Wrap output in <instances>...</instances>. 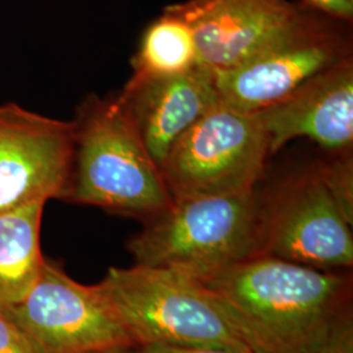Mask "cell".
<instances>
[{
  "instance_id": "30bf717a",
  "label": "cell",
  "mask_w": 353,
  "mask_h": 353,
  "mask_svg": "<svg viewBox=\"0 0 353 353\" xmlns=\"http://www.w3.org/2000/svg\"><path fill=\"white\" fill-rule=\"evenodd\" d=\"M165 8L189 24L201 63L223 72L263 48L301 6L288 0H188Z\"/></svg>"
},
{
  "instance_id": "2e32d148",
  "label": "cell",
  "mask_w": 353,
  "mask_h": 353,
  "mask_svg": "<svg viewBox=\"0 0 353 353\" xmlns=\"http://www.w3.org/2000/svg\"><path fill=\"white\" fill-rule=\"evenodd\" d=\"M0 353H39L21 330L0 313Z\"/></svg>"
},
{
  "instance_id": "5b68a950",
  "label": "cell",
  "mask_w": 353,
  "mask_h": 353,
  "mask_svg": "<svg viewBox=\"0 0 353 353\" xmlns=\"http://www.w3.org/2000/svg\"><path fill=\"white\" fill-rule=\"evenodd\" d=\"M351 24L301 4L296 17L240 65L214 72L220 102L259 113L319 72L352 57Z\"/></svg>"
},
{
  "instance_id": "d6986e66",
  "label": "cell",
  "mask_w": 353,
  "mask_h": 353,
  "mask_svg": "<svg viewBox=\"0 0 353 353\" xmlns=\"http://www.w3.org/2000/svg\"><path fill=\"white\" fill-rule=\"evenodd\" d=\"M134 353H243L219 347H182V345H160L148 344L134 348Z\"/></svg>"
},
{
  "instance_id": "6da1fadb",
  "label": "cell",
  "mask_w": 353,
  "mask_h": 353,
  "mask_svg": "<svg viewBox=\"0 0 353 353\" xmlns=\"http://www.w3.org/2000/svg\"><path fill=\"white\" fill-rule=\"evenodd\" d=\"M194 280L223 306L252 353L307 352L352 319L348 271L258 254Z\"/></svg>"
},
{
  "instance_id": "ffe728a7",
  "label": "cell",
  "mask_w": 353,
  "mask_h": 353,
  "mask_svg": "<svg viewBox=\"0 0 353 353\" xmlns=\"http://www.w3.org/2000/svg\"><path fill=\"white\" fill-rule=\"evenodd\" d=\"M84 353H134V348H121V347H115V348L97 350V351H89V352Z\"/></svg>"
},
{
  "instance_id": "ba28073f",
  "label": "cell",
  "mask_w": 353,
  "mask_h": 353,
  "mask_svg": "<svg viewBox=\"0 0 353 353\" xmlns=\"http://www.w3.org/2000/svg\"><path fill=\"white\" fill-rule=\"evenodd\" d=\"M0 313L21 330L39 353L137 347L93 285L77 283L46 259L26 297Z\"/></svg>"
},
{
  "instance_id": "4fadbf2b",
  "label": "cell",
  "mask_w": 353,
  "mask_h": 353,
  "mask_svg": "<svg viewBox=\"0 0 353 353\" xmlns=\"http://www.w3.org/2000/svg\"><path fill=\"white\" fill-rule=\"evenodd\" d=\"M43 203L0 212V312L20 303L37 281L45 258L39 248Z\"/></svg>"
},
{
  "instance_id": "3957f363",
  "label": "cell",
  "mask_w": 353,
  "mask_h": 353,
  "mask_svg": "<svg viewBox=\"0 0 353 353\" xmlns=\"http://www.w3.org/2000/svg\"><path fill=\"white\" fill-rule=\"evenodd\" d=\"M93 287L137 347H219L252 353L223 306L194 279L134 263L109 268Z\"/></svg>"
},
{
  "instance_id": "277c9868",
  "label": "cell",
  "mask_w": 353,
  "mask_h": 353,
  "mask_svg": "<svg viewBox=\"0 0 353 353\" xmlns=\"http://www.w3.org/2000/svg\"><path fill=\"white\" fill-rule=\"evenodd\" d=\"M262 192L173 199L144 223L127 249L135 265L169 270L188 278L211 275L259 254Z\"/></svg>"
},
{
  "instance_id": "7a4b0ae2",
  "label": "cell",
  "mask_w": 353,
  "mask_h": 353,
  "mask_svg": "<svg viewBox=\"0 0 353 353\" xmlns=\"http://www.w3.org/2000/svg\"><path fill=\"white\" fill-rule=\"evenodd\" d=\"M75 152L63 201L143 223L173 203L159 165L117 97L89 96L77 109Z\"/></svg>"
},
{
  "instance_id": "5bb4252c",
  "label": "cell",
  "mask_w": 353,
  "mask_h": 353,
  "mask_svg": "<svg viewBox=\"0 0 353 353\" xmlns=\"http://www.w3.org/2000/svg\"><path fill=\"white\" fill-rule=\"evenodd\" d=\"M131 64L134 75L147 76L178 75L201 64L189 24L164 8L144 30Z\"/></svg>"
},
{
  "instance_id": "e0dca14e",
  "label": "cell",
  "mask_w": 353,
  "mask_h": 353,
  "mask_svg": "<svg viewBox=\"0 0 353 353\" xmlns=\"http://www.w3.org/2000/svg\"><path fill=\"white\" fill-rule=\"evenodd\" d=\"M305 353H353V321L345 322L327 339Z\"/></svg>"
},
{
  "instance_id": "7c38bea8",
  "label": "cell",
  "mask_w": 353,
  "mask_h": 353,
  "mask_svg": "<svg viewBox=\"0 0 353 353\" xmlns=\"http://www.w3.org/2000/svg\"><path fill=\"white\" fill-rule=\"evenodd\" d=\"M256 114L271 154L301 137L327 151H352V57L319 72L284 100Z\"/></svg>"
},
{
  "instance_id": "8992f818",
  "label": "cell",
  "mask_w": 353,
  "mask_h": 353,
  "mask_svg": "<svg viewBox=\"0 0 353 353\" xmlns=\"http://www.w3.org/2000/svg\"><path fill=\"white\" fill-rule=\"evenodd\" d=\"M270 144L256 113L219 103L176 140L160 165L173 199L256 189Z\"/></svg>"
},
{
  "instance_id": "9a60e30c",
  "label": "cell",
  "mask_w": 353,
  "mask_h": 353,
  "mask_svg": "<svg viewBox=\"0 0 353 353\" xmlns=\"http://www.w3.org/2000/svg\"><path fill=\"white\" fill-rule=\"evenodd\" d=\"M328 192L353 225L352 151L339 152L332 160L316 165Z\"/></svg>"
},
{
  "instance_id": "ac0fdd59",
  "label": "cell",
  "mask_w": 353,
  "mask_h": 353,
  "mask_svg": "<svg viewBox=\"0 0 353 353\" xmlns=\"http://www.w3.org/2000/svg\"><path fill=\"white\" fill-rule=\"evenodd\" d=\"M303 6L343 23L352 24L353 0H303Z\"/></svg>"
},
{
  "instance_id": "52a82bcc",
  "label": "cell",
  "mask_w": 353,
  "mask_h": 353,
  "mask_svg": "<svg viewBox=\"0 0 353 353\" xmlns=\"http://www.w3.org/2000/svg\"><path fill=\"white\" fill-rule=\"evenodd\" d=\"M259 254L321 270L352 268V225L316 166L262 192Z\"/></svg>"
},
{
  "instance_id": "9c48e42d",
  "label": "cell",
  "mask_w": 353,
  "mask_h": 353,
  "mask_svg": "<svg viewBox=\"0 0 353 353\" xmlns=\"http://www.w3.org/2000/svg\"><path fill=\"white\" fill-rule=\"evenodd\" d=\"M74 152V121L52 119L16 103L1 105L0 212L64 199Z\"/></svg>"
},
{
  "instance_id": "8fae6325",
  "label": "cell",
  "mask_w": 353,
  "mask_h": 353,
  "mask_svg": "<svg viewBox=\"0 0 353 353\" xmlns=\"http://www.w3.org/2000/svg\"><path fill=\"white\" fill-rule=\"evenodd\" d=\"M117 100L159 168L176 140L221 103L214 71L202 63L178 75L132 74Z\"/></svg>"
}]
</instances>
